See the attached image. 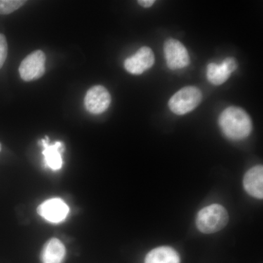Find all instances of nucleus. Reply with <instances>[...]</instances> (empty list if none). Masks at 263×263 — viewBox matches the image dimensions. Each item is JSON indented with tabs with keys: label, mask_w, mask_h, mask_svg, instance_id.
Returning <instances> with one entry per match:
<instances>
[{
	"label": "nucleus",
	"mask_w": 263,
	"mask_h": 263,
	"mask_svg": "<svg viewBox=\"0 0 263 263\" xmlns=\"http://www.w3.org/2000/svg\"><path fill=\"white\" fill-rule=\"evenodd\" d=\"M221 131L232 141H242L252 131V122L249 114L238 107H229L223 110L219 119Z\"/></svg>",
	"instance_id": "1"
},
{
	"label": "nucleus",
	"mask_w": 263,
	"mask_h": 263,
	"mask_svg": "<svg viewBox=\"0 0 263 263\" xmlns=\"http://www.w3.org/2000/svg\"><path fill=\"white\" fill-rule=\"evenodd\" d=\"M229 221L226 209L219 204H212L203 208L197 214V229L205 234H212L226 228Z\"/></svg>",
	"instance_id": "2"
},
{
	"label": "nucleus",
	"mask_w": 263,
	"mask_h": 263,
	"mask_svg": "<svg viewBox=\"0 0 263 263\" xmlns=\"http://www.w3.org/2000/svg\"><path fill=\"white\" fill-rule=\"evenodd\" d=\"M201 100L202 92L198 88L186 86L171 97L168 105L173 113L184 115L196 108Z\"/></svg>",
	"instance_id": "3"
},
{
	"label": "nucleus",
	"mask_w": 263,
	"mask_h": 263,
	"mask_svg": "<svg viewBox=\"0 0 263 263\" xmlns=\"http://www.w3.org/2000/svg\"><path fill=\"white\" fill-rule=\"evenodd\" d=\"M46 54L41 50L32 52L21 63L18 71L21 78L25 81L37 80L44 75Z\"/></svg>",
	"instance_id": "4"
},
{
	"label": "nucleus",
	"mask_w": 263,
	"mask_h": 263,
	"mask_svg": "<svg viewBox=\"0 0 263 263\" xmlns=\"http://www.w3.org/2000/svg\"><path fill=\"white\" fill-rule=\"evenodd\" d=\"M164 54L167 67L171 70H178L190 65L187 50L182 43L174 38H170L164 42Z\"/></svg>",
	"instance_id": "5"
},
{
	"label": "nucleus",
	"mask_w": 263,
	"mask_h": 263,
	"mask_svg": "<svg viewBox=\"0 0 263 263\" xmlns=\"http://www.w3.org/2000/svg\"><path fill=\"white\" fill-rule=\"evenodd\" d=\"M111 97L106 88L98 85L88 90L84 98L86 110L92 114H100L108 108Z\"/></svg>",
	"instance_id": "6"
},
{
	"label": "nucleus",
	"mask_w": 263,
	"mask_h": 263,
	"mask_svg": "<svg viewBox=\"0 0 263 263\" xmlns=\"http://www.w3.org/2000/svg\"><path fill=\"white\" fill-rule=\"evenodd\" d=\"M155 62V54L150 48L143 46L133 56L124 61V68L133 75H141L150 69Z\"/></svg>",
	"instance_id": "7"
},
{
	"label": "nucleus",
	"mask_w": 263,
	"mask_h": 263,
	"mask_svg": "<svg viewBox=\"0 0 263 263\" xmlns=\"http://www.w3.org/2000/svg\"><path fill=\"white\" fill-rule=\"evenodd\" d=\"M37 213L50 222L60 223L67 217L69 207L62 199L55 197L41 203L37 208Z\"/></svg>",
	"instance_id": "8"
},
{
	"label": "nucleus",
	"mask_w": 263,
	"mask_h": 263,
	"mask_svg": "<svg viewBox=\"0 0 263 263\" xmlns=\"http://www.w3.org/2000/svg\"><path fill=\"white\" fill-rule=\"evenodd\" d=\"M40 144L42 146V154L44 157V162L47 167L53 171H59L62 166V152H64V145L62 142L57 141L50 143L49 138L46 136L45 139L41 141Z\"/></svg>",
	"instance_id": "9"
},
{
	"label": "nucleus",
	"mask_w": 263,
	"mask_h": 263,
	"mask_svg": "<svg viewBox=\"0 0 263 263\" xmlns=\"http://www.w3.org/2000/svg\"><path fill=\"white\" fill-rule=\"evenodd\" d=\"M243 187L251 196L257 199L263 198V167L254 166L246 173L243 177Z\"/></svg>",
	"instance_id": "10"
},
{
	"label": "nucleus",
	"mask_w": 263,
	"mask_h": 263,
	"mask_svg": "<svg viewBox=\"0 0 263 263\" xmlns=\"http://www.w3.org/2000/svg\"><path fill=\"white\" fill-rule=\"evenodd\" d=\"M65 254V247L61 240L53 238L43 247L41 259L43 263H62Z\"/></svg>",
	"instance_id": "11"
},
{
	"label": "nucleus",
	"mask_w": 263,
	"mask_h": 263,
	"mask_svg": "<svg viewBox=\"0 0 263 263\" xmlns=\"http://www.w3.org/2000/svg\"><path fill=\"white\" fill-rule=\"evenodd\" d=\"M145 263H180L179 254L170 247H157L148 252Z\"/></svg>",
	"instance_id": "12"
},
{
	"label": "nucleus",
	"mask_w": 263,
	"mask_h": 263,
	"mask_svg": "<svg viewBox=\"0 0 263 263\" xmlns=\"http://www.w3.org/2000/svg\"><path fill=\"white\" fill-rule=\"evenodd\" d=\"M231 74L223 62L221 65L210 63L208 65L206 74L208 80L212 84L216 85V86L226 82Z\"/></svg>",
	"instance_id": "13"
},
{
	"label": "nucleus",
	"mask_w": 263,
	"mask_h": 263,
	"mask_svg": "<svg viewBox=\"0 0 263 263\" xmlns=\"http://www.w3.org/2000/svg\"><path fill=\"white\" fill-rule=\"evenodd\" d=\"M26 3L27 1L24 0H0V14L7 15L13 13Z\"/></svg>",
	"instance_id": "14"
},
{
	"label": "nucleus",
	"mask_w": 263,
	"mask_h": 263,
	"mask_svg": "<svg viewBox=\"0 0 263 263\" xmlns=\"http://www.w3.org/2000/svg\"><path fill=\"white\" fill-rule=\"evenodd\" d=\"M8 56V43L4 34H0V68L3 67Z\"/></svg>",
	"instance_id": "15"
},
{
	"label": "nucleus",
	"mask_w": 263,
	"mask_h": 263,
	"mask_svg": "<svg viewBox=\"0 0 263 263\" xmlns=\"http://www.w3.org/2000/svg\"><path fill=\"white\" fill-rule=\"evenodd\" d=\"M224 65H226L227 69L230 71V72H234L238 67V64H237L236 60L233 57H228L222 62Z\"/></svg>",
	"instance_id": "16"
},
{
	"label": "nucleus",
	"mask_w": 263,
	"mask_h": 263,
	"mask_svg": "<svg viewBox=\"0 0 263 263\" xmlns=\"http://www.w3.org/2000/svg\"><path fill=\"white\" fill-rule=\"evenodd\" d=\"M138 3L144 8H150L154 5L155 1L154 0H138Z\"/></svg>",
	"instance_id": "17"
},
{
	"label": "nucleus",
	"mask_w": 263,
	"mask_h": 263,
	"mask_svg": "<svg viewBox=\"0 0 263 263\" xmlns=\"http://www.w3.org/2000/svg\"><path fill=\"white\" fill-rule=\"evenodd\" d=\"M1 144H0V152H1Z\"/></svg>",
	"instance_id": "18"
}]
</instances>
